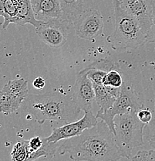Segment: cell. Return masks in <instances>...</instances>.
Masks as SVG:
<instances>
[{
  "label": "cell",
  "instance_id": "cell-1",
  "mask_svg": "<svg viewBox=\"0 0 155 161\" xmlns=\"http://www.w3.org/2000/svg\"><path fill=\"white\" fill-rule=\"evenodd\" d=\"M58 152L74 161L120 160L124 157L107 124L101 121L80 135L63 140Z\"/></svg>",
  "mask_w": 155,
  "mask_h": 161
},
{
  "label": "cell",
  "instance_id": "cell-2",
  "mask_svg": "<svg viewBox=\"0 0 155 161\" xmlns=\"http://www.w3.org/2000/svg\"><path fill=\"white\" fill-rule=\"evenodd\" d=\"M23 105V110L39 124L49 120L64 125L76 121L81 113L72 97L61 92L28 95Z\"/></svg>",
  "mask_w": 155,
  "mask_h": 161
},
{
  "label": "cell",
  "instance_id": "cell-3",
  "mask_svg": "<svg viewBox=\"0 0 155 161\" xmlns=\"http://www.w3.org/2000/svg\"><path fill=\"white\" fill-rule=\"evenodd\" d=\"M114 8L115 29L107 37L114 50L137 49L145 44L147 35L141 24L121 5L120 0H113Z\"/></svg>",
  "mask_w": 155,
  "mask_h": 161
},
{
  "label": "cell",
  "instance_id": "cell-4",
  "mask_svg": "<svg viewBox=\"0 0 155 161\" xmlns=\"http://www.w3.org/2000/svg\"><path fill=\"white\" fill-rule=\"evenodd\" d=\"M136 109L116 115L114 119L116 143L124 158L131 159L132 150L144 145V131L146 124L138 119Z\"/></svg>",
  "mask_w": 155,
  "mask_h": 161
},
{
  "label": "cell",
  "instance_id": "cell-5",
  "mask_svg": "<svg viewBox=\"0 0 155 161\" xmlns=\"http://www.w3.org/2000/svg\"><path fill=\"white\" fill-rule=\"evenodd\" d=\"M144 108V105L135 95L134 90L130 85L123 84L120 96L115 101L114 105L106 111L100 109L96 114V118L101 119L107 124L112 133L115 135L114 119L116 115H123L132 108L139 110Z\"/></svg>",
  "mask_w": 155,
  "mask_h": 161
},
{
  "label": "cell",
  "instance_id": "cell-6",
  "mask_svg": "<svg viewBox=\"0 0 155 161\" xmlns=\"http://www.w3.org/2000/svg\"><path fill=\"white\" fill-rule=\"evenodd\" d=\"M28 81L24 78L9 80L1 91L0 107L6 115L16 112L27 97Z\"/></svg>",
  "mask_w": 155,
  "mask_h": 161
},
{
  "label": "cell",
  "instance_id": "cell-7",
  "mask_svg": "<svg viewBox=\"0 0 155 161\" xmlns=\"http://www.w3.org/2000/svg\"><path fill=\"white\" fill-rule=\"evenodd\" d=\"M72 23L63 19H53L43 22L37 28L36 34L46 45L59 48L66 43Z\"/></svg>",
  "mask_w": 155,
  "mask_h": 161
},
{
  "label": "cell",
  "instance_id": "cell-8",
  "mask_svg": "<svg viewBox=\"0 0 155 161\" xmlns=\"http://www.w3.org/2000/svg\"><path fill=\"white\" fill-rule=\"evenodd\" d=\"M73 26L78 37L93 40L103 33L104 23L101 12L90 8L78 16Z\"/></svg>",
  "mask_w": 155,
  "mask_h": 161
},
{
  "label": "cell",
  "instance_id": "cell-9",
  "mask_svg": "<svg viewBox=\"0 0 155 161\" xmlns=\"http://www.w3.org/2000/svg\"><path fill=\"white\" fill-rule=\"evenodd\" d=\"M84 112V115L80 119L53 129L52 133L49 136L46 137L45 140L49 142H58L60 140L80 135L86 129L95 126L98 123L96 115H93L92 111H86Z\"/></svg>",
  "mask_w": 155,
  "mask_h": 161
},
{
  "label": "cell",
  "instance_id": "cell-10",
  "mask_svg": "<svg viewBox=\"0 0 155 161\" xmlns=\"http://www.w3.org/2000/svg\"><path fill=\"white\" fill-rule=\"evenodd\" d=\"M72 98L81 111H92L96 96L93 81L88 77V70L86 68L78 73L73 86Z\"/></svg>",
  "mask_w": 155,
  "mask_h": 161
},
{
  "label": "cell",
  "instance_id": "cell-11",
  "mask_svg": "<svg viewBox=\"0 0 155 161\" xmlns=\"http://www.w3.org/2000/svg\"><path fill=\"white\" fill-rule=\"evenodd\" d=\"M121 5L139 22L146 35L152 25V0H120Z\"/></svg>",
  "mask_w": 155,
  "mask_h": 161
},
{
  "label": "cell",
  "instance_id": "cell-12",
  "mask_svg": "<svg viewBox=\"0 0 155 161\" xmlns=\"http://www.w3.org/2000/svg\"><path fill=\"white\" fill-rule=\"evenodd\" d=\"M36 19L46 22L53 19H63L59 0H31Z\"/></svg>",
  "mask_w": 155,
  "mask_h": 161
},
{
  "label": "cell",
  "instance_id": "cell-13",
  "mask_svg": "<svg viewBox=\"0 0 155 161\" xmlns=\"http://www.w3.org/2000/svg\"><path fill=\"white\" fill-rule=\"evenodd\" d=\"M95 91L96 102L101 106V111H106L114 105L115 101L120 96L121 88L105 86L103 84L93 82Z\"/></svg>",
  "mask_w": 155,
  "mask_h": 161
},
{
  "label": "cell",
  "instance_id": "cell-14",
  "mask_svg": "<svg viewBox=\"0 0 155 161\" xmlns=\"http://www.w3.org/2000/svg\"><path fill=\"white\" fill-rule=\"evenodd\" d=\"M43 21L36 19L34 12L32 7L31 0H20L18 6L17 13L15 17L13 23L19 26H24L25 24L33 25L36 29L43 24Z\"/></svg>",
  "mask_w": 155,
  "mask_h": 161
},
{
  "label": "cell",
  "instance_id": "cell-15",
  "mask_svg": "<svg viewBox=\"0 0 155 161\" xmlns=\"http://www.w3.org/2000/svg\"><path fill=\"white\" fill-rule=\"evenodd\" d=\"M59 3L63 12V19L72 24L78 16L90 9L86 6L84 0H59Z\"/></svg>",
  "mask_w": 155,
  "mask_h": 161
},
{
  "label": "cell",
  "instance_id": "cell-16",
  "mask_svg": "<svg viewBox=\"0 0 155 161\" xmlns=\"http://www.w3.org/2000/svg\"><path fill=\"white\" fill-rule=\"evenodd\" d=\"M20 0H0V14L4 18L3 28L7 29L10 23H13L17 13Z\"/></svg>",
  "mask_w": 155,
  "mask_h": 161
},
{
  "label": "cell",
  "instance_id": "cell-17",
  "mask_svg": "<svg viewBox=\"0 0 155 161\" xmlns=\"http://www.w3.org/2000/svg\"><path fill=\"white\" fill-rule=\"evenodd\" d=\"M44 142L43 147L39 150L36 151L28 152V156L26 160H39L41 157L46 159H52L55 157V154L58 152L59 146L57 142H49L43 138Z\"/></svg>",
  "mask_w": 155,
  "mask_h": 161
},
{
  "label": "cell",
  "instance_id": "cell-18",
  "mask_svg": "<svg viewBox=\"0 0 155 161\" xmlns=\"http://www.w3.org/2000/svg\"><path fill=\"white\" fill-rule=\"evenodd\" d=\"M28 144H29V140L18 141L13 147V151L11 153L12 160H26L28 156Z\"/></svg>",
  "mask_w": 155,
  "mask_h": 161
},
{
  "label": "cell",
  "instance_id": "cell-19",
  "mask_svg": "<svg viewBox=\"0 0 155 161\" xmlns=\"http://www.w3.org/2000/svg\"><path fill=\"white\" fill-rule=\"evenodd\" d=\"M86 69H96L104 70L109 72L112 70H120V66L118 63L111 58H105L93 62L92 64L86 67Z\"/></svg>",
  "mask_w": 155,
  "mask_h": 161
},
{
  "label": "cell",
  "instance_id": "cell-20",
  "mask_svg": "<svg viewBox=\"0 0 155 161\" xmlns=\"http://www.w3.org/2000/svg\"><path fill=\"white\" fill-rule=\"evenodd\" d=\"M123 84V78L120 70H112L107 72L103 80V85L105 86L121 88Z\"/></svg>",
  "mask_w": 155,
  "mask_h": 161
},
{
  "label": "cell",
  "instance_id": "cell-21",
  "mask_svg": "<svg viewBox=\"0 0 155 161\" xmlns=\"http://www.w3.org/2000/svg\"><path fill=\"white\" fill-rule=\"evenodd\" d=\"M144 138V142L150 148L155 149V118H153L151 122L145 126Z\"/></svg>",
  "mask_w": 155,
  "mask_h": 161
},
{
  "label": "cell",
  "instance_id": "cell-22",
  "mask_svg": "<svg viewBox=\"0 0 155 161\" xmlns=\"http://www.w3.org/2000/svg\"><path fill=\"white\" fill-rule=\"evenodd\" d=\"M131 160H155V149L141 150L134 157H131Z\"/></svg>",
  "mask_w": 155,
  "mask_h": 161
},
{
  "label": "cell",
  "instance_id": "cell-23",
  "mask_svg": "<svg viewBox=\"0 0 155 161\" xmlns=\"http://www.w3.org/2000/svg\"><path fill=\"white\" fill-rule=\"evenodd\" d=\"M86 70H88V77L92 80L93 82H94V83H96V84H103V78H104V77L106 76L107 72L104 71V70H96V69H86Z\"/></svg>",
  "mask_w": 155,
  "mask_h": 161
},
{
  "label": "cell",
  "instance_id": "cell-24",
  "mask_svg": "<svg viewBox=\"0 0 155 161\" xmlns=\"http://www.w3.org/2000/svg\"><path fill=\"white\" fill-rule=\"evenodd\" d=\"M137 115L138 119L146 125L149 124L153 119L152 112L149 108H141L137 111Z\"/></svg>",
  "mask_w": 155,
  "mask_h": 161
},
{
  "label": "cell",
  "instance_id": "cell-25",
  "mask_svg": "<svg viewBox=\"0 0 155 161\" xmlns=\"http://www.w3.org/2000/svg\"><path fill=\"white\" fill-rule=\"evenodd\" d=\"M44 140L39 136H34L29 140V144H28V152L32 151H36L41 148L43 145Z\"/></svg>",
  "mask_w": 155,
  "mask_h": 161
},
{
  "label": "cell",
  "instance_id": "cell-26",
  "mask_svg": "<svg viewBox=\"0 0 155 161\" xmlns=\"http://www.w3.org/2000/svg\"><path fill=\"white\" fill-rule=\"evenodd\" d=\"M153 3V16H152V25L147 35L146 43H153L155 42V0H152Z\"/></svg>",
  "mask_w": 155,
  "mask_h": 161
},
{
  "label": "cell",
  "instance_id": "cell-27",
  "mask_svg": "<svg viewBox=\"0 0 155 161\" xmlns=\"http://www.w3.org/2000/svg\"><path fill=\"white\" fill-rule=\"evenodd\" d=\"M33 85L36 89H43L46 85V80L42 77H38L33 80Z\"/></svg>",
  "mask_w": 155,
  "mask_h": 161
}]
</instances>
